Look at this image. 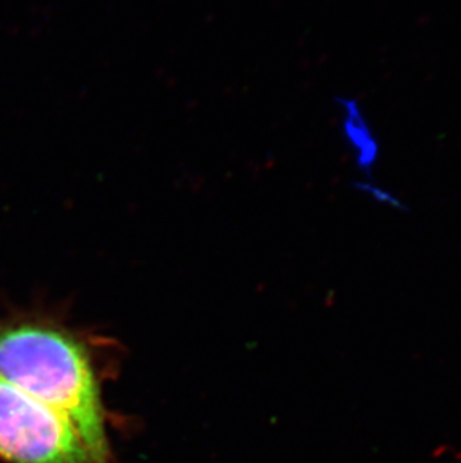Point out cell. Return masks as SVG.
Listing matches in <instances>:
<instances>
[{"label":"cell","instance_id":"6da1fadb","mask_svg":"<svg viewBox=\"0 0 461 463\" xmlns=\"http://www.w3.org/2000/svg\"><path fill=\"white\" fill-rule=\"evenodd\" d=\"M0 376L65 415L98 463H114L96 348L47 315L0 317Z\"/></svg>","mask_w":461,"mask_h":463},{"label":"cell","instance_id":"7a4b0ae2","mask_svg":"<svg viewBox=\"0 0 461 463\" xmlns=\"http://www.w3.org/2000/svg\"><path fill=\"white\" fill-rule=\"evenodd\" d=\"M0 460L98 463L74 424L0 376Z\"/></svg>","mask_w":461,"mask_h":463}]
</instances>
